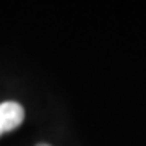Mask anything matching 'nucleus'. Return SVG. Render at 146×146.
<instances>
[{"instance_id":"2","label":"nucleus","mask_w":146,"mask_h":146,"mask_svg":"<svg viewBox=\"0 0 146 146\" xmlns=\"http://www.w3.org/2000/svg\"><path fill=\"white\" fill-rule=\"evenodd\" d=\"M37 146H49V145H37Z\"/></svg>"},{"instance_id":"1","label":"nucleus","mask_w":146,"mask_h":146,"mask_svg":"<svg viewBox=\"0 0 146 146\" xmlns=\"http://www.w3.org/2000/svg\"><path fill=\"white\" fill-rule=\"evenodd\" d=\"M23 119H25V110L21 104L15 101L2 102L0 104V135L20 127Z\"/></svg>"}]
</instances>
